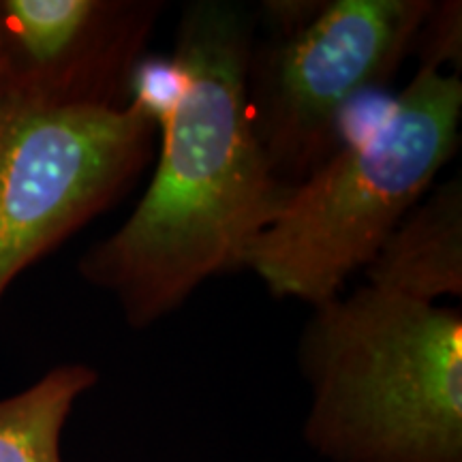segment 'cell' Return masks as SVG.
Here are the masks:
<instances>
[{"label":"cell","mask_w":462,"mask_h":462,"mask_svg":"<svg viewBox=\"0 0 462 462\" xmlns=\"http://www.w3.org/2000/svg\"><path fill=\"white\" fill-rule=\"evenodd\" d=\"M432 0H328L298 31L253 43L246 99L274 176L296 187L334 154L346 109L394 78Z\"/></svg>","instance_id":"obj_4"},{"label":"cell","mask_w":462,"mask_h":462,"mask_svg":"<svg viewBox=\"0 0 462 462\" xmlns=\"http://www.w3.org/2000/svg\"><path fill=\"white\" fill-rule=\"evenodd\" d=\"M368 285L437 304L462 296V180L449 178L404 215L366 265Z\"/></svg>","instance_id":"obj_7"},{"label":"cell","mask_w":462,"mask_h":462,"mask_svg":"<svg viewBox=\"0 0 462 462\" xmlns=\"http://www.w3.org/2000/svg\"><path fill=\"white\" fill-rule=\"evenodd\" d=\"M95 383V368L65 364L0 401V462H62L60 439L69 413Z\"/></svg>","instance_id":"obj_8"},{"label":"cell","mask_w":462,"mask_h":462,"mask_svg":"<svg viewBox=\"0 0 462 462\" xmlns=\"http://www.w3.org/2000/svg\"><path fill=\"white\" fill-rule=\"evenodd\" d=\"M413 50L420 51V67H432L443 71L462 65V3L458 0H432L430 11L421 22Z\"/></svg>","instance_id":"obj_10"},{"label":"cell","mask_w":462,"mask_h":462,"mask_svg":"<svg viewBox=\"0 0 462 462\" xmlns=\"http://www.w3.org/2000/svg\"><path fill=\"white\" fill-rule=\"evenodd\" d=\"M154 131L131 103H0V298L135 184L152 157Z\"/></svg>","instance_id":"obj_5"},{"label":"cell","mask_w":462,"mask_h":462,"mask_svg":"<svg viewBox=\"0 0 462 462\" xmlns=\"http://www.w3.org/2000/svg\"><path fill=\"white\" fill-rule=\"evenodd\" d=\"M460 118V75L420 67L371 135L287 189L245 268L276 298H337L432 189L458 148Z\"/></svg>","instance_id":"obj_3"},{"label":"cell","mask_w":462,"mask_h":462,"mask_svg":"<svg viewBox=\"0 0 462 462\" xmlns=\"http://www.w3.org/2000/svg\"><path fill=\"white\" fill-rule=\"evenodd\" d=\"M304 441L330 462H462V310L364 285L298 345Z\"/></svg>","instance_id":"obj_2"},{"label":"cell","mask_w":462,"mask_h":462,"mask_svg":"<svg viewBox=\"0 0 462 462\" xmlns=\"http://www.w3.org/2000/svg\"><path fill=\"white\" fill-rule=\"evenodd\" d=\"M184 90V71L173 56H143L133 71L129 103L146 114L157 129Z\"/></svg>","instance_id":"obj_9"},{"label":"cell","mask_w":462,"mask_h":462,"mask_svg":"<svg viewBox=\"0 0 462 462\" xmlns=\"http://www.w3.org/2000/svg\"><path fill=\"white\" fill-rule=\"evenodd\" d=\"M161 0H3L0 103L129 106Z\"/></svg>","instance_id":"obj_6"},{"label":"cell","mask_w":462,"mask_h":462,"mask_svg":"<svg viewBox=\"0 0 462 462\" xmlns=\"http://www.w3.org/2000/svg\"><path fill=\"white\" fill-rule=\"evenodd\" d=\"M255 31L257 11L246 5H184L171 54L184 90L159 126L157 167L131 217L79 263L133 328L173 313L212 276L245 268L285 198L248 114Z\"/></svg>","instance_id":"obj_1"}]
</instances>
